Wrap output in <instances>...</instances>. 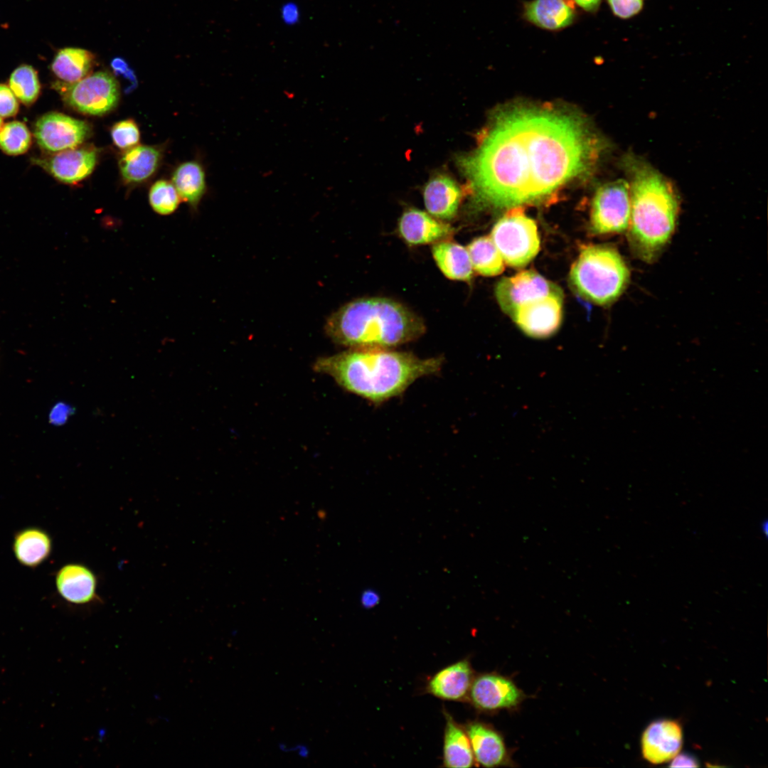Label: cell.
I'll return each instance as SVG.
<instances>
[{
  "mask_svg": "<svg viewBox=\"0 0 768 768\" xmlns=\"http://www.w3.org/2000/svg\"><path fill=\"white\" fill-rule=\"evenodd\" d=\"M597 148L574 114L516 107L496 117L479 147L459 165L476 203L511 208L543 199L585 172Z\"/></svg>",
  "mask_w": 768,
  "mask_h": 768,
  "instance_id": "obj_1",
  "label": "cell"
},
{
  "mask_svg": "<svg viewBox=\"0 0 768 768\" xmlns=\"http://www.w3.org/2000/svg\"><path fill=\"white\" fill-rule=\"evenodd\" d=\"M442 357L421 358L385 348H350L318 358L314 371L331 376L345 390L371 403L402 395L417 379L437 374Z\"/></svg>",
  "mask_w": 768,
  "mask_h": 768,
  "instance_id": "obj_2",
  "label": "cell"
},
{
  "mask_svg": "<svg viewBox=\"0 0 768 768\" xmlns=\"http://www.w3.org/2000/svg\"><path fill=\"white\" fill-rule=\"evenodd\" d=\"M624 166L630 193L628 239L637 258L652 263L675 231L679 201L670 181L644 159L630 154Z\"/></svg>",
  "mask_w": 768,
  "mask_h": 768,
  "instance_id": "obj_3",
  "label": "cell"
},
{
  "mask_svg": "<svg viewBox=\"0 0 768 768\" xmlns=\"http://www.w3.org/2000/svg\"><path fill=\"white\" fill-rule=\"evenodd\" d=\"M425 329L417 314L384 297L351 302L332 314L325 326L333 341L356 349H391L417 339Z\"/></svg>",
  "mask_w": 768,
  "mask_h": 768,
  "instance_id": "obj_4",
  "label": "cell"
},
{
  "mask_svg": "<svg viewBox=\"0 0 768 768\" xmlns=\"http://www.w3.org/2000/svg\"><path fill=\"white\" fill-rule=\"evenodd\" d=\"M629 279L630 272L622 257L607 245L584 247L570 272L575 290L599 305L617 300L626 289Z\"/></svg>",
  "mask_w": 768,
  "mask_h": 768,
  "instance_id": "obj_5",
  "label": "cell"
},
{
  "mask_svg": "<svg viewBox=\"0 0 768 768\" xmlns=\"http://www.w3.org/2000/svg\"><path fill=\"white\" fill-rule=\"evenodd\" d=\"M490 238L504 263L514 268L526 266L540 250L537 225L518 206L497 221Z\"/></svg>",
  "mask_w": 768,
  "mask_h": 768,
  "instance_id": "obj_6",
  "label": "cell"
},
{
  "mask_svg": "<svg viewBox=\"0 0 768 768\" xmlns=\"http://www.w3.org/2000/svg\"><path fill=\"white\" fill-rule=\"evenodd\" d=\"M64 102L85 114L103 115L114 110L119 99V88L113 75L106 71L89 74L71 83L54 85Z\"/></svg>",
  "mask_w": 768,
  "mask_h": 768,
  "instance_id": "obj_7",
  "label": "cell"
},
{
  "mask_svg": "<svg viewBox=\"0 0 768 768\" xmlns=\"http://www.w3.org/2000/svg\"><path fill=\"white\" fill-rule=\"evenodd\" d=\"M630 193L627 181L607 183L597 191L592 204L591 228L597 234L619 233L627 230Z\"/></svg>",
  "mask_w": 768,
  "mask_h": 768,
  "instance_id": "obj_8",
  "label": "cell"
},
{
  "mask_svg": "<svg viewBox=\"0 0 768 768\" xmlns=\"http://www.w3.org/2000/svg\"><path fill=\"white\" fill-rule=\"evenodd\" d=\"M91 132L87 122L59 112L43 115L34 128L38 145L51 152L78 146L90 136Z\"/></svg>",
  "mask_w": 768,
  "mask_h": 768,
  "instance_id": "obj_9",
  "label": "cell"
},
{
  "mask_svg": "<svg viewBox=\"0 0 768 768\" xmlns=\"http://www.w3.org/2000/svg\"><path fill=\"white\" fill-rule=\"evenodd\" d=\"M560 292H562L558 285L534 270H524L513 277L502 278L495 287L496 300L508 316L523 304Z\"/></svg>",
  "mask_w": 768,
  "mask_h": 768,
  "instance_id": "obj_10",
  "label": "cell"
},
{
  "mask_svg": "<svg viewBox=\"0 0 768 768\" xmlns=\"http://www.w3.org/2000/svg\"><path fill=\"white\" fill-rule=\"evenodd\" d=\"M562 302V292L538 298L518 306L510 317L528 336L545 338L561 324Z\"/></svg>",
  "mask_w": 768,
  "mask_h": 768,
  "instance_id": "obj_11",
  "label": "cell"
},
{
  "mask_svg": "<svg viewBox=\"0 0 768 768\" xmlns=\"http://www.w3.org/2000/svg\"><path fill=\"white\" fill-rule=\"evenodd\" d=\"M523 694L510 679L496 673H484L474 678L468 700L481 711H495L516 707Z\"/></svg>",
  "mask_w": 768,
  "mask_h": 768,
  "instance_id": "obj_12",
  "label": "cell"
},
{
  "mask_svg": "<svg viewBox=\"0 0 768 768\" xmlns=\"http://www.w3.org/2000/svg\"><path fill=\"white\" fill-rule=\"evenodd\" d=\"M97 156L94 148L75 147L35 159L34 162L58 181L75 184L91 174L96 166Z\"/></svg>",
  "mask_w": 768,
  "mask_h": 768,
  "instance_id": "obj_13",
  "label": "cell"
},
{
  "mask_svg": "<svg viewBox=\"0 0 768 768\" xmlns=\"http://www.w3.org/2000/svg\"><path fill=\"white\" fill-rule=\"evenodd\" d=\"M683 745L681 725L676 720L663 719L648 725L641 741L644 758L654 764L671 760Z\"/></svg>",
  "mask_w": 768,
  "mask_h": 768,
  "instance_id": "obj_14",
  "label": "cell"
},
{
  "mask_svg": "<svg viewBox=\"0 0 768 768\" xmlns=\"http://www.w3.org/2000/svg\"><path fill=\"white\" fill-rule=\"evenodd\" d=\"M398 231L408 245H420L449 240L454 234L455 229L430 213L410 208L399 219Z\"/></svg>",
  "mask_w": 768,
  "mask_h": 768,
  "instance_id": "obj_15",
  "label": "cell"
},
{
  "mask_svg": "<svg viewBox=\"0 0 768 768\" xmlns=\"http://www.w3.org/2000/svg\"><path fill=\"white\" fill-rule=\"evenodd\" d=\"M55 580L58 594L70 603L85 604L97 598V577L82 564L63 565L58 570Z\"/></svg>",
  "mask_w": 768,
  "mask_h": 768,
  "instance_id": "obj_16",
  "label": "cell"
},
{
  "mask_svg": "<svg viewBox=\"0 0 768 768\" xmlns=\"http://www.w3.org/2000/svg\"><path fill=\"white\" fill-rule=\"evenodd\" d=\"M474 678L469 661L463 659L437 672L429 680L426 690L439 699L462 701L468 699Z\"/></svg>",
  "mask_w": 768,
  "mask_h": 768,
  "instance_id": "obj_17",
  "label": "cell"
},
{
  "mask_svg": "<svg viewBox=\"0 0 768 768\" xmlns=\"http://www.w3.org/2000/svg\"><path fill=\"white\" fill-rule=\"evenodd\" d=\"M465 730L469 737L474 761L484 767H495L508 763L509 757L501 735L481 722L469 723Z\"/></svg>",
  "mask_w": 768,
  "mask_h": 768,
  "instance_id": "obj_18",
  "label": "cell"
},
{
  "mask_svg": "<svg viewBox=\"0 0 768 768\" xmlns=\"http://www.w3.org/2000/svg\"><path fill=\"white\" fill-rule=\"evenodd\" d=\"M423 198L428 213L439 220H449L457 215L462 191L452 178L439 175L425 185Z\"/></svg>",
  "mask_w": 768,
  "mask_h": 768,
  "instance_id": "obj_19",
  "label": "cell"
},
{
  "mask_svg": "<svg viewBox=\"0 0 768 768\" xmlns=\"http://www.w3.org/2000/svg\"><path fill=\"white\" fill-rule=\"evenodd\" d=\"M53 543L46 530L38 527H28L14 535L12 550L21 565L33 568L45 562L50 555Z\"/></svg>",
  "mask_w": 768,
  "mask_h": 768,
  "instance_id": "obj_20",
  "label": "cell"
},
{
  "mask_svg": "<svg viewBox=\"0 0 768 768\" xmlns=\"http://www.w3.org/2000/svg\"><path fill=\"white\" fill-rule=\"evenodd\" d=\"M525 18L536 26L558 31L570 26L575 12L566 0H533L524 5Z\"/></svg>",
  "mask_w": 768,
  "mask_h": 768,
  "instance_id": "obj_21",
  "label": "cell"
},
{
  "mask_svg": "<svg viewBox=\"0 0 768 768\" xmlns=\"http://www.w3.org/2000/svg\"><path fill=\"white\" fill-rule=\"evenodd\" d=\"M161 151L159 147L137 145L125 150L119 160L121 176L127 183H142L159 167Z\"/></svg>",
  "mask_w": 768,
  "mask_h": 768,
  "instance_id": "obj_22",
  "label": "cell"
},
{
  "mask_svg": "<svg viewBox=\"0 0 768 768\" xmlns=\"http://www.w3.org/2000/svg\"><path fill=\"white\" fill-rule=\"evenodd\" d=\"M432 252L445 277L463 282L471 280L474 270L466 247L447 240L433 244Z\"/></svg>",
  "mask_w": 768,
  "mask_h": 768,
  "instance_id": "obj_23",
  "label": "cell"
},
{
  "mask_svg": "<svg viewBox=\"0 0 768 768\" xmlns=\"http://www.w3.org/2000/svg\"><path fill=\"white\" fill-rule=\"evenodd\" d=\"M445 728L443 744V765L445 767H471L474 759L465 729L444 712Z\"/></svg>",
  "mask_w": 768,
  "mask_h": 768,
  "instance_id": "obj_24",
  "label": "cell"
},
{
  "mask_svg": "<svg viewBox=\"0 0 768 768\" xmlns=\"http://www.w3.org/2000/svg\"><path fill=\"white\" fill-rule=\"evenodd\" d=\"M95 64L90 51L68 47L59 50L51 63V70L61 82H77L90 74Z\"/></svg>",
  "mask_w": 768,
  "mask_h": 768,
  "instance_id": "obj_25",
  "label": "cell"
},
{
  "mask_svg": "<svg viewBox=\"0 0 768 768\" xmlns=\"http://www.w3.org/2000/svg\"><path fill=\"white\" fill-rule=\"evenodd\" d=\"M172 183L180 198L196 210L207 189L206 172L198 161H189L174 171Z\"/></svg>",
  "mask_w": 768,
  "mask_h": 768,
  "instance_id": "obj_26",
  "label": "cell"
},
{
  "mask_svg": "<svg viewBox=\"0 0 768 768\" xmlns=\"http://www.w3.org/2000/svg\"><path fill=\"white\" fill-rule=\"evenodd\" d=\"M473 270L486 276H496L504 270V261L490 236L473 240L466 247Z\"/></svg>",
  "mask_w": 768,
  "mask_h": 768,
  "instance_id": "obj_27",
  "label": "cell"
},
{
  "mask_svg": "<svg viewBox=\"0 0 768 768\" xmlns=\"http://www.w3.org/2000/svg\"><path fill=\"white\" fill-rule=\"evenodd\" d=\"M9 85L16 97L26 105L36 100L41 90L38 73L28 65H21L12 72Z\"/></svg>",
  "mask_w": 768,
  "mask_h": 768,
  "instance_id": "obj_28",
  "label": "cell"
},
{
  "mask_svg": "<svg viewBox=\"0 0 768 768\" xmlns=\"http://www.w3.org/2000/svg\"><path fill=\"white\" fill-rule=\"evenodd\" d=\"M31 144V133L25 124L13 121L0 129V148L6 154L18 155L25 153Z\"/></svg>",
  "mask_w": 768,
  "mask_h": 768,
  "instance_id": "obj_29",
  "label": "cell"
},
{
  "mask_svg": "<svg viewBox=\"0 0 768 768\" xmlns=\"http://www.w3.org/2000/svg\"><path fill=\"white\" fill-rule=\"evenodd\" d=\"M180 199L174 184L166 180L156 181L149 192L151 207L161 215L172 214L178 208Z\"/></svg>",
  "mask_w": 768,
  "mask_h": 768,
  "instance_id": "obj_30",
  "label": "cell"
},
{
  "mask_svg": "<svg viewBox=\"0 0 768 768\" xmlns=\"http://www.w3.org/2000/svg\"><path fill=\"white\" fill-rule=\"evenodd\" d=\"M113 143L119 149H129L136 146L140 138L139 129L132 119H124L115 123L111 129Z\"/></svg>",
  "mask_w": 768,
  "mask_h": 768,
  "instance_id": "obj_31",
  "label": "cell"
},
{
  "mask_svg": "<svg viewBox=\"0 0 768 768\" xmlns=\"http://www.w3.org/2000/svg\"><path fill=\"white\" fill-rule=\"evenodd\" d=\"M613 14L627 19L637 15L643 8L642 0H607Z\"/></svg>",
  "mask_w": 768,
  "mask_h": 768,
  "instance_id": "obj_32",
  "label": "cell"
},
{
  "mask_svg": "<svg viewBox=\"0 0 768 768\" xmlns=\"http://www.w3.org/2000/svg\"><path fill=\"white\" fill-rule=\"evenodd\" d=\"M18 110V103L9 87L0 84V117L14 116Z\"/></svg>",
  "mask_w": 768,
  "mask_h": 768,
  "instance_id": "obj_33",
  "label": "cell"
},
{
  "mask_svg": "<svg viewBox=\"0 0 768 768\" xmlns=\"http://www.w3.org/2000/svg\"><path fill=\"white\" fill-rule=\"evenodd\" d=\"M280 15L284 23L294 25L299 21L300 11L295 3L287 2L282 6Z\"/></svg>",
  "mask_w": 768,
  "mask_h": 768,
  "instance_id": "obj_34",
  "label": "cell"
},
{
  "mask_svg": "<svg viewBox=\"0 0 768 768\" xmlns=\"http://www.w3.org/2000/svg\"><path fill=\"white\" fill-rule=\"evenodd\" d=\"M71 410L69 405L65 403H58L50 411V421L55 425H62L68 419Z\"/></svg>",
  "mask_w": 768,
  "mask_h": 768,
  "instance_id": "obj_35",
  "label": "cell"
},
{
  "mask_svg": "<svg viewBox=\"0 0 768 768\" xmlns=\"http://www.w3.org/2000/svg\"><path fill=\"white\" fill-rule=\"evenodd\" d=\"M380 600V594L374 590H365L361 595V604L364 609H371L375 607Z\"/></svg>",
  "mask_w": 768,
  "mask_h": 768,
  "instance_id": "obj_36",
  "label": "cell"
},
{
  "mask_svg": "<svg viewBox=\"0 0 768 768\" xmlns=\"http://www.w3.org/2000/svg\"><path fill=\"white\" fill-rule=\"evenodd\" d=\"M670 766L695 767L698 766V764L695 758L688 754H678L671 759Z\"/></svg>",
  "mask_w": 768,
  "mask_h": 768,
  "instance_id": "obj_37",
  "label": "cell"
},
{
  "mask_svg": "<svg viewBox=\"0 0 768 768\" xmlns=\"http://www.w3.org/2000/svg\"><path fill=\"white\" fill-rule=\"evenodd\" d=\"M279 748L281 751L284 752H294L299 757L304 759L308 758L310 754V750L309 747L303 744H297L294 746L289 747L284 743H279Z\"/></svg>",
  "mask_w": 768,
  "mask_h": 768,
  "instance_id": "obj_38",
  "label": "cell"
},
{
  "mask_svg": "<svg viewBox=\"0 0 768 768\" xmlns=\"http://www.w3.org/2000/svg\"><path fill=\"white\" fill-rule=\"evenodd\" d=\"M573 1L587 12L596 11L601 3V0H573Z\"/></svg>",
  "mask_w": 768,
  "mask_h": 768,
  "instance_id": "obj_39",
  "label": "cell"
},
{
  "mask_svg": "<svg viewBox=\"0 0 768 768\" xmlns=\"http://www.w3.org/2000/svg\"><path fill=\"white\" fill-rule=\"evenodd\" d=\"M2 122H2L1 117H0V129H1V127H2Z\"/></svg>",
  "mask_w": 768,
  "mask_h": 768,
  "instance_id": "obj_40",
  "label": "cell"
}]
</instances>
